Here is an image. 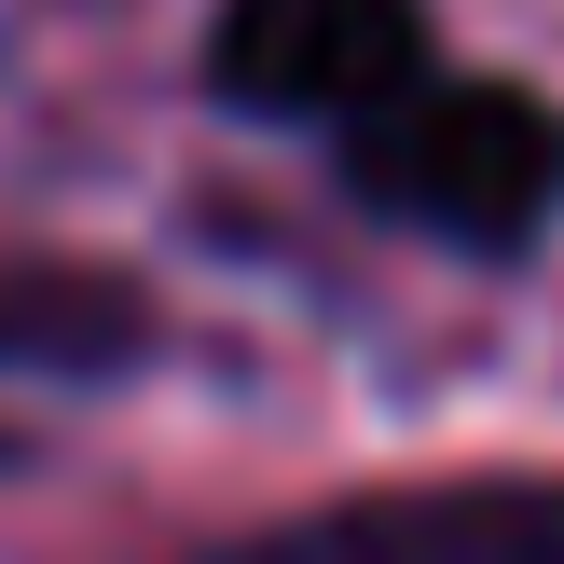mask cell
Wrapping results in <instances>:
<instances>
[{
  "label": "cell",
  "mask_w": 564,
  "mask_h": 564,
  "mask_svg": "<svg viewBox=\"0 0 564 564\" xmlns=\"http://www.w3.org/2000/svg\"><path fill=\"white\" fill-rule=\"evenodd\" d=\"M345 193L455 262H538L564 235V110L538 83L427 69L372 124H345Z\"/></svg>",
  "instance_id": "1"
},
{
  "label": "cell",
  "mask_w": 564,
  "mask_h": 564,
  "mask_svg": "<svg viewBox=\"0 0 564 564\" xmlns=\"http://www.w3.org/2000/svg\"><path fill=\"white\" fill-rule=\"evenodd\" d=\"M207 83L248 124H372L400 83H427V0H220Z\"/></svg>",
  "instance_id": "2"
},
{
  "label": "cell",
  "mask_w": 564,
  "mask_h": 564,
  "mask_svg": "<svg viewBox=\"0 0 564 564\" xmlns=\"http://www.w3.org/2000/svg\"><path fill=\"white\" fill-rule=\"evenodd\" d=\"M193 564H564V482L551 468H468V482H386L290 510L262 538H220Z\"/></svg>",
  "instance_id": "3"
},
{
  "label": "cell",
  "mask_w": 564,
  "mask_h": 564,
  "mask_svg": "<svg viewBox=\"0 0 564 564\" xmlns=\"http://www.w3.org/2000/svg\"><path fill=\"white\" fill-rule=\"evenodd\" d=\"M152 358V303L97 262H0V372H124Z\"/></svg>",
  "instance_id": "4"
}]
</instances>
